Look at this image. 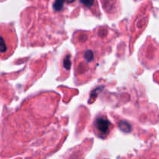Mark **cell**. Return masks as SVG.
Wrapping results in <instances>:
<instances>
[{"instance_id": "obj_1", "label": "cell", "mask_w": 159, "mask_h": 159, "mask_svg": "<svg viewBox=\"0 0 159 159\" xmlns=\"http://www.w3.org/2000/svg\"><path fill=\"white\" fill-rule=\"evenodd\" d=\"M94 126L96 134L101 138L107 137L111 130V124L105 116H99L96 118Z\"/></svg>"}, {"instance_id": "obj_3", "label": "cell", "mask_w": 159, "mask_h": 159, "mask_svg": "<svg viewBox=\"0 0 159 159\" xmlns=\"http://www.w3.org/2000/svg\"><path fill=\"white\" fill-rule=\"evenodd\" d=\"M65 3V0H55L54 2V9L56 11L61 10Z\"/></svg>"}, {"instance_id": "obj_4", "label": "cell", "mask_w": 159, "mask_h": 159, "mask_svg": "<svg viewBox=\"0 0 159 159\" xmlns=\"http://www.w3.org/2000/svg\"><path fill=\"white\" fill-rule=\"evenodd\" d=\"M75 1L76 0H65V2L66 3H68V4H72V3H74V2H75Z\"/></svg>"}, {"instance_id": "obj_2", "label": "cell", "mask_w": 159, "mask_h": 159, "mask_svg": "<svg viewBox=\"0 0 159 159\" xmlns=\"http://www.w3.org/2000/svg\"><path fill=\"white\" fill-rule=\"evenodd\" d=\"M79 2L86 9L92 11H97L98 6L96 0H79Z\"/></svg>"}]
</instances>
